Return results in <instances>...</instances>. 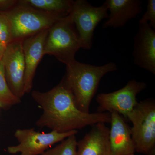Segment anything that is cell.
Segmentation results:
<instances>
[{
	"label": "cell",
	"mask_w": 155,
	"mask_h": 155,
	"mask_svg": "<svg viewBox=\"0 0 155 155\" xmlns=\"http://www.w3.org/2000/svg\"><path fill=\"white\" fill-rule=\"evenodd\" d=\"M80 48L79 35L69 14L49 28L43 54L54 56L67 66L76 61L75 55Z\"/></svg>",
	"instance_id": "3"
},
{
	"label": "cell",
	"mask_w": 155,
	"mask_h": 155,
	"mask_svg": "<svg viewBox=\"0 0 155 155\" xmlns=\"http://www.w3.org/2000/svg\"><path fill=\"white\" fill-rule=\"evenodd\" d=\"M91 126L90 131L77 141V155H111L110 128L103 122Z\"/></svg>",
	"instance_id": "12"
},
{
	"label": "cell",
	"mask_w": 155,
	"mask_h": 155,
	"mask_svg": "<svg viewBox=\"0 0 155 155\" xmlns=\"http://www.w3.org/2000/svg\"><path fill=\"white\" fill-rule=\"evenodd\" d=\"M21 102V99L15 96L9 88L2 61L0 62V107L8 109Z\"/></svg>",
	"instance_id": "16"
},
{
	"label": "cell",
	"mask_w": 155,
	"mask_h": 155,
	"mask_svg": "<svg viewBox=\"0 0 155 155\" xmlns=\"http://www.w3.org/2000/svg\"><path fill=\"white\" fill-rule=\"evenodd\" d=\"M110 141L111 155H129L135 152L131 136V127L123 116L116 112H111Z\"/></svg>",
	"instance_id": "13"
},
{
	"label": "cell",
	"mask_w": 155,
	"mask_h": 155,
	"mask_svg": "<svg viewBox=\"0 0 155 155\" xmlns=\"http://www.w3.org/2000/svg\"><path fill=\"white\" fill-rule=\"evenodd\" d=\"M117 70V65L113 62L96 66L75 61L67 65L63 79L72 91L78 108L84 113H89L100 81L108 73Z\"/></svg>",
	"instance_id": "2"
},
{
	"label": "cell",
	"mask_w": 155,
	"mask_h": 155,
	"mask_svg": "<svg viewBox=\"0 0 155 155\" xmlns=\"http://www.w3.org/2000/svg\"><path fill=\"white\" fill-rule=\"evenodd\" d=\"M108 8L104 2L96 7L85 0L74 1L70 14L79 35L81 48L90 50L96 27L103 19L108 18Z\"/></svg>",
	"instance_id": "6"
},
{
	"label": "cell",
	"mask_w": 155,
	"mask_h": 155,
	"mask_svg": "<svg viewBox=\"0 0 155 155\" xmlns=\"http://www.w3.org/2000/svg\"><path fill=\"white\" fill-rule=\"evenodd\" d=\"M31 97L43 110L36 122L38 127L64 133L100 122L110 123V114L108 112L85 113L80 110L72 91L63 79L49 91H31Z\"/></svg>",
	"instance_id": "1"
},
{
	"label": "cell",
	"mask_w": 155,
	"mask_h": 155,
	"mask_svg": "<svg viewBox=\"0 0 155 155\" xmlns=\"http://www.w3.org/2000/svg\"><path fill=\"white\" fill-rule=\"evenodd\" d=\"M155 30L147 23H139L132 55L136 66L155 75Z\"/></svg>",
	"instance_id": "10"
},
{
	"label": "cell",
	"mask_w": 155,
	"mask_h": 155,
	"mask_svg": "<svg viewBox=\"0 0 155 155\" xmlns=\"http://www.w3.org/2000/svg\"><path fill=\"white\" fill-rule=\"evenodd\" d=\"M18 3L16 0H0V12H6L15 7Z\"/></svg>",
	"instance_id": "20"
},
{
	"label": "cell",
	"mask_w": 155,
	"mask_h": 155,
	"mask_svg": "<svg viewBox=\"0 0 155 155\" xmlns=\"http://www.w3.org/2000/svg\"><path fill=\"white\" fill-rule=\"evenodd\" d=\"M146 84L132 80L124 87L112 92L101 93L97 96V112H116L127 119V116L137 104V94L146 88Z\"/></svg>",
	"instance_id": "8"
},
{
	"label": "cell",
	"mask_w": 155,
	"mask_h": 155,
	"mask_svg": "<svg viewBox=\"0 0 155 155\" xmlns=\"http://www.w3.org/2000/svg\"><path fill=\"white\" fill-rule=\"evenodd\" d=\"M129 155H134V154H133Z\"/></svg>",
	"instance_id": "22"
},
{
	"label": "cell",
	"mask_w": 155,
	"mask_h": 155,
	"mask_svg": "<svg viewBox=\"0 0 155 155\" xmlns=\"http://www.w3.org/2000/svg\"><path fill=\"white\" fill-rule=\"evenodd\" d=\"M13 41L10 21L5 14L0 12V43L6 48Z\"/></svg>",
	"instance_id": "18"
},
{
	"label": "cell",
	"mask_w": 155,
	"mask_h": 155,
	"mask_svg": "<svg viewBox=\"0 0 155 155\" xmlns=\"http://www.w3.org/2000/svg\"><path fill=\"white\" fill-rule=\"evenodd\" d=\"M127 119L132 123L131 136L135 152L155 155V100L147 99L138 102Z\"/></svg>",
	"instance_id": "5"
},
{
	"label": "cell",
	"mask_w": 155,
	"mask_h": 155,
	"mask_svg": "<svg viewBox=\"0 0 155 155\" xmlns=\"http://www.w3.org/2000/svg\"><path fill=\"white\" fill-rule=\"evenodd\" d=\"M2 62L9 88L15 96L21 99L25 94V64L22 40H13L6 47Z\"/></svg>",
	"instance_id": "9"
},
{
	"label": "cell",
	"mask_w": 155,
	"mask_h": 155,
	"mask_svg": "<svg viewBox=\"0 0 155 155\" xmlns=\"http://www.w3.org/2000/svg\"><path fill=\"white\" fill-rule=\"evenodd\" d=\"M6 48H5L2 44L0 43V62L2 61L3 55L5 53Z\"/></svg>",
	"instance_id": "21"
},
{
	"label": "cell",
	"mask_w": 155,
	"mask_h": 155,
	"mask_svg": "<svg viewBox=\"0 0 155 155\" xmlns=\"http://www.w3.org/2000/svg\"><path fill=\"white\" fill-rule=\"evenodd\" d=\"M8 19L13 40H23L45 29H49L57 21L67 16L39 11L19 4L6 12H2Z\"/></svg>",
	"instance_id": "4"
},
{
	"label": "cell",
	"mask_w": 155,
	"mask_h": 155,
	"mask_svg": "<svg viewBox=\"0 0 155 155\" xmlns=\"http://www.w3.org/2000/svg\"><path fill=\"white\" fill-rule=\"evenodd\" d=\"M78 133V130L64 133L52 130L43 133L35 131L34 128L17 129L14 137L19 144L8 147L7 151L11 154L19 153L20 155H41L53 145Z\"/></svg>",
	"instance_id": "7"
},
{
	"label": "cell",
	"mask_w": 155,
	"mask_h": 155,
	"mask_svg": "<svg viewBox=\"0 0 155 155\" xmlns=\"http://www.w3.org/2000/svg\"><path fill=\"white\" fill-rule=\"evenodd\" d=\"M139 23H147L155 30V1L149 0L147 5V11Z\"/></svg>",
	"instance_id": "19"
},
{
	"label": "cell",
	"mask_w": 155,
	"mask_h": 155,
	"mask_svg": "<svg viewBox=\"0 0 155 155\" xmlns=\"http://www.w3.org/2000/svg\"><path fill=\"white\" fill-rule=\"evenodd\" d=\"M105 3L110 14L104 28L123 27L142 11L140 0H107Z\"/></svg>",
	"instance_id": "14"
},
{
	"label": "cell",
	"mask_w": 155,
	"mask_h": 155,
	"mask_svg": "<svg viewBox=\"0 0 155 155\" xmlns=\"http://www.w3.org/2000/svg\"><path fill=\"white\" fill-rule=\"evenodd\" d=\"M76 134L65 139L57 146L45 151L41 155H77Z\"/></svg>",
	"instance_id": "17"
},
{
	"label": "cell",
	"mask_w": 155,
	"mask_h": 155,
	"mask_svg": "<svg viewBox=\"0 0 155 155\" xmlns=\"http://www.w3.org/2000/svg\"><path fill=\"white\" fill-rule=\"evenodd\" d=\"M18 2L39 11L64 16L70 14L74 3L71 0H22Z\"/></svg>",
	"instance_id": "15"
},
{
	"label": "cell",
	"mask_w": 155,
	"mask_h": 155,
	"mask_svg": "<svg viewBox=\"0 0 155 155\" xmlns=\"http://www.w3.org/2000/svg\"><path fill=\"white\" fill-rule=\"evenodd\" d=\"M49 30V29H45L22 40V48L25 64V94H29L31 92L34 78L37 68L44 56L45 43Z\"/></svg>",
	"instance_id": "11"
}]
</instances>
